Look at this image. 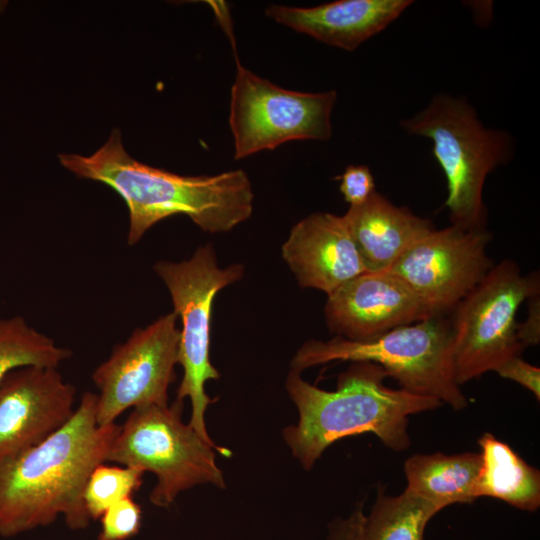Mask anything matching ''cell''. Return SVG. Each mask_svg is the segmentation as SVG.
<instances>
[{
	"instance_id": "obj_1",
	"label": "cell",
	"mask_w": 540,
	"mask_h": 540,
	"mask_svg": "<svg viewBox=\"0 0 540 540\" xmlns=\"http://www.w3.org/2000/svg\"><path fill=\"white\" fill-rule=\"evenodd\" d=\"M97 394L85 392L69 420L38 444L0 461V536L53 523L60 515L73 530L91 520L83 493L98 465L106 463L116 423H97Z\"/></svg>"
},
{
	"instance_id": "obj_2",
	"label": "cell",
	"mask_w": 540,
	"mask_h": 540,
	"mask_svg": "<svg viewBox=\"0 0 540 540\" xmlns=\"http://www.w3.org/2000/svg\"><path fill=\"white\" fill-rule=\"evenodd\" d=\"M58 158L76 176L104 183L121 196L129 210V245L169 216L184 214L203 231L222 233L246 221L253 211L252 185L243 170L183 176L155 168L126 152L118 129L90 156Z\"/></svg>"
},
{
	"instance_id": "obj_3",
	"label": "cell",
	"mask_w": 540,
	"mask_h": 540,
	"mask_svg": "<svg viewBox=\"0 0 540 540\" xmlns=\"http://www.w3.org/2000/svg\"><path fill=\"white\" fill-rule=\"evenodd\" d=\"M386 377V371L375 363L352 362L339 375L336 389L326 391L303 380L299 372H289L286 389L299 420L283 430V437L306 470L331 444L348 436L372 433L394 451L409 448L408 417L443 403L392 389L384 384Z\"/></svg>"
},
{
	"instance_id": "obj_4",
	"label": "cell",
	"mask_w": 540,
	"mask_h": 540,
	"mask_svg": "<svg viewBox=\"0 0 540 540\" xmlns=\"http://www.w3.org/2000/svg\"><path fill=\"white\" fill-rule=\"evenodd\" d=\"M408 133L431 140L433 155L443 170L448 195L445 207L451 225L486 230L484 183L493 170L513 157L511 136L483 126L468 102L439 94L429 105L401 122Z\"/></svg>"
},
{
	"instance_id": "obj_5",
	"label": "cell",
	"mask_w": 540,
	"mask_h": 540,
	"mask_svg": "<svg viewBox=\"0 0 540 540\" xmlns=\"http://www.w3.org/2000/svg\"><path fill=\"white\" fill-rule=\"evenodd\" d=\"M332 361L372 362L410 393L435 398L454 410L468 404L455 380L452 327L445 317L400 326L368 341L339 336L307 341L294 356L292 370L300 373Z\"/></svg>"
},
{
	"instance_id": "obj_6",
	"label": "cell",
	"mask_w": 540,
	"mask_h": 540,
	"mask_svg": "<svg viewBox=\"0 0 540 540\" xmlns=\"http://www.w3.org/2000/svg\"><path fill=\"white\" fill-rule=\"evenodd\" d=\"M183 401L168 405L133 408L119 425L106 456V462L151 472L157 482L149 499L158 507H168L182 491L210 483L225 488L216 452L231 451L205 441L182 421Z\"/></svg>"
},
{
	"instance_id": "obj_7",
	"label": "cell",
	"mask_w": 540,
	"mask_h": 540,
	"mask_svg": "<svg viewBox=\"0 0 540 540\" xmlns=\"http://www.w3.org/2000/svg\"><path fill=\"white\" fill-rule=\"evenodd\" d=\"M154 271L168 288L174 312L182 322L178 363L183 367V378L176 400L190 399L188 424L205 441L214 444L205 423L206 410L214 402L205 392V383L220 377L209 355L212 304L221 289L243 277L244 267L232 264L220 268L213 246L207 244L188 260L157 262Z\"/></svg>"
},
{
	"instance_id": "obj_8",
	"label": "cell",
	"mask_w": 540,
	"mask_h": 540,
	"mask_svg": "<svg viewBox=\"0 0 540 540\" xmlns=\"http://www.w3.org/2000/svg\"><path fill=\"white\" fill-rule=\"evenodd\" d=\"M537 293L539 272L524 275L515 261L505 259L456 305L450 323L459 386L521 354L525 347L517 337V311Z\"/></svg>"
},
{
	"instance_id": "obj_9",
	"label": "cell",
	"mask_w": 540,
	"mask_h": 540,
	"mask_svg": "<svg viewBox=\"0 0 540 540\" xmlns=\"http://www.w3.org/2000/svg\"><path fill=\"white\" fill-rule=\"evenodd\" d=\"M336 99L335 91L308 93L284 89L237 61L229 113L234 158L273 150L294 140H328Z\"/></svg>"
},
{
	"instance_id": "obj_10",
	"label": "cell",
	"mask_w": 540,
	"mask_h": 540,
	"mask_svg": "<svg viewBox=\"0 0 540 540\" xmlns=\"http://www.w3.org/2000/svg\"><path fill=\"white\" fill-rule=\"evenodd\" d=\"M173 311L117 345L92 374L97 394V423L107 426L129 408L168 405L175 380L180 330Z\"/></svg>"
},
{
	"instance_id": "obj_11",
	"label": "cell",
	"mask_w": 540,
	"mask_h": 540,
	"mask_svg": "<svg viewBox=\"0 0 540 540\" xmlns=\"http://www.w3.org/2000/svg\"><path fill=\"white\" fill-rule=\"evenodd\" d=\"M491 238L487 229L435 228L388 271L407 283L432 317H445L494 266L487 254Z\"/></svg>"
},
{
	"instance_id": "obj_12",
	"label": "cell",
	"mask_w": 540,
	"mask_h": 540,
	"mask_svg": "<svg viewBox=\"0 0 540 540\" xmlns=\"http://www.w3.org/2000/svg\"><path fill=\"white\" fill-rule=\"evenodd\" d=\"M76 389L57 368L24 367L0 383V461L47 438L72 416Z\"/></svg>"
},
{
	"instance_id": "obj_13",
	"label": "cell",
	"mask_w": 540,
	"mask_h": 540,
	"mask_svg": "<svg viewBox=\"0 0 540 540\" xmlns=\"http://www.w3.org/2000/svg\"><path fill=\"white\" fill-rule=\"evenodd\" d=\"M327 296L328 328L350 341H368L432 318L407 283L388 270L360 274Z\"/></svg>"
},
{
	"instance_id": "obj_14",
	"label": "cell",
	"mask_w": 540,
	"mask_h": 540,
	"mask_svg": "<svg viewBox=\"0 0 540 540\" xmlns=\"http://www.w3.org/2000/svg\"><path fill=\"white\" fill-rule=\"evenodd\" d=\"M282 256L304 288L327 295L368 272L343 216L315 212L296 223Z\"/></svg>"
},
{
	"instance_id": "obj_15",
	"label": "cell",
	"mask_w": 540,
	"mask_h": 540,
	"mask_svg": "<svg viewBox=\"0 0 540 540\" xmlns=\"http://www.w3.org/2000/svg\"><path fill=\"white\" fill-rule=\"evenodd\" d=\"M411 3L409 0H339L310 8L272 4L266 14L293 30L351 52L384 30Z\"/></svg>"
},
{
	"instance_id": "obj_16",
	"label": "cell",
	"mask_w": 540,
	"mask_h": 540,
	"mask_svg": "<svg viewBox=\"0 0 540 540\" xmlns=\"http://www.w3.org/2000/svg\"><path fill=\"white\" fill-rule=\"evenodd\" d=\"M368 272L388 270L412 245L435 229L429 219L399 207L375 191L343 215Z\"/></svg>"
},
{
	"instance_id": "obj_17",
	"label": "cell",
	"mask_w": 540,
	"mask_h": 540,
	"mask_svg": "<svg viewBox=\"0 0 540 540\" xmlns=\"http://www.w3.org/2000/svg\"><path fill=\"white\" fill-rule=\"evenodd\" d=\"M480 453L415 454L404 464L405 491L419 496L440 511L452 504H470L477 498Z\"/></svg>"
},
{
	"instance_id": "obj_18",
	"label": "cell",
	"mask_w": 540,
	"mask_h": 540,
	"mask_svg": "<svg viewBox=\"0 0 540 540\" xmlns=\"http://www.w3.org/2000/svg\"><path fill=\"white\" fill-rule=\"evenodd\" d=\"M478 444L481 447L478 497L496 498L525 511L537 510L540 506L539 470L490 433L483 434Z\"/></svg>"
},
{
	"instance_id": "obj_19",
	"label": "cell",
	"mask_w": 540,
	"mask_h": 540,
	"mask_svg": "<svg viewBox=\"0 0 540 540\" xmlns=\"http://www.w3.org/2000/svg\"><path fill=\"white\" fill-rule=\"evenodd\" d=\"M440 510L407 491L389 496L380 489L366 516L363 540H424L427 523Z\"/></svg>"
},
{
	"instance_id": "obj_20",
	"label": "cell",
	"mask_w": 540,
	"mask_h": 540,
	"mask_svg": "<svg viewBox=\"0 0 540 540\" xmlns=\"http://www.w3.org/2000/svg\"><path fill=\"white\" fill-rule=\"evenodd\" d=\"M71 351L30 327L16 316L0 320V383L12 371L24 367L57 368Z\"/></svg>"
},
{
	"instance_id": "obj_21",
	"label": "cell",
	"mask_w": 540,
	"mask_h": 540,
	"mask_svg": "<svg viewBox=\"0 0 540 540\" xmlns=\"http://www.w3.org/2000/svg\"><path fill=\"white\" fill-rule=\"evenodd\" d=\"M144 472L133 467L102 463L90 474L83 493L91 519H99L113 504L132 497L143 483Z\"/></svg>"
},
{
	"instance_id": "obj_22",
	"label": "cell",
	"mask_w": 540,
	"mask_h": 540,
	"mask_svg": "<svg viewBox=\"0 0 540 540\" xmlns=\"http://www.w3.org/2000/svg\"><path fill=\"white\" fill-rule=\"evenodd\" d=\"M99 519L101 529L97 540H128L140 531L142 509L128 497L111 505Z\"/></svg>"
},
{
	"instance_id": "obj_23",
	"label": "cell",
	"mask_w": 540,
	"mask_h": 540,
	"mask_svg": "<svg viewBox=\"0 0 540 540\" xmlns=\"http://www.w3.org/2000/svg\"><path fill=\"white\" fill-rule=\"evenodd\" d=\"M340 179V192L350 206L364 203L375 191L373 175L366 165H349Z\"/></svg>"
},
{
	"instance_id": "obj_24",
	"label": "cell",
	"mask_w": 540,
	"mask_h": 540,
	"mask_svg": "<svg viewBox=\"0 0 540 540\" xmlns=\"http://www.w3.org/2000/svg\"><path fill=\"white\" fill-rule=\"evenodd\" d=\"M494 372L522 385L531 391L537 400L540 399V369L526 362L520 355L508 358Z\"/></svg>"
},
{
	"instance_id": "obj_25",
	"label": "cell",
	"mask_w": 540,
	"mask_h": 540,
	"mask_svg": "<svg viewBox=\"0 0 540 540\" xmlns=\"http://www.w3.org/2000/svg\"><path fill=\"white\" fill-rule=\"evenodd\" d=\"M366 515L362 504L344 519H337L329 526L328 540H363Z\"/></svg>"
},
{
	"instance_id": "obj_26",
	"label": "cell",
	"mask_w": 540,
	"mask_h": 540,
	"mask_svg": "<svg viewBox=\"0 0 540 540\" xmlns=\"http://www.w3.org/2000/svg\"><path fill=\"white\" fill-rule=\"evenodd\" d=\"M526 301L527 317L517 325V337L525 348L540 342V293L530 296Z\"/></svg>"
}]
</instances>
